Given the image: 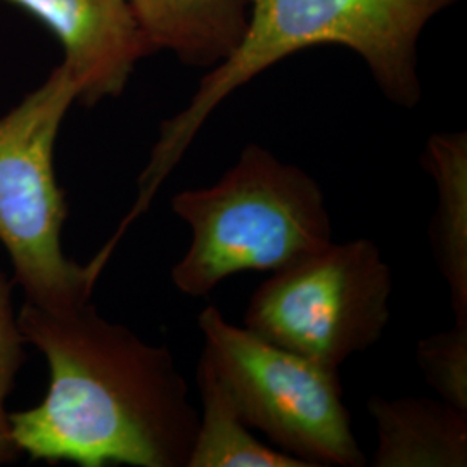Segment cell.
I'll return each instance as SVG.
<instances>
[{
    "mask_svg": "<svg viewBox=\"0 0 467 467\" xmlns=\"http://www.w3.org/2000/svg\"><path fill=\"white\" fill-rule=\"evenodd\" d=\"M17 324L50 372L46 399L9 414L17 451L49 464L187 467L200 412L167 347L90 301L65 310L25 301Z\"/></svg>",
    "mask_w": 467,
    "mask_h": 467,
    "instance_id": "cell-1",
    "label": "cell"
},
{
    "mask_svg": "<svg viewBox=\"0 0 467 467\" xmlns=\"http://www.w3.org/2000/svg\"><path fill=\"white\" fill-rule=\"evenodd\" d=\"M459 0H250L248 25L229 57L200 80L182 111L168 118L139 177L134 206L119 223L127 231L235 90L301 50L341 46L366 65L384 98L416 108L422 98L419 38L428 23Z\"/></svg>",
    "mask_w": 467,
    "mask_h": 467,
    "instance_id": "cell-2",
    "label": "cell"
},
{
    "mask_svg": "<svg viewBox=\"0 0 467 467\" xmlns=\"http://www.w3.org/2000/svg\"><path fill=\"white\" fill-rule=\"evenodd\" d=\"M171 210L191 229L171 283L191 298L235 274L283 270L334 241L317 181L253 142L215 184L177 192Z\"/></svg>",
    "mask_w": 467,
    "mask_h": 467,
    "instance_id": "cell-3",
    "label": "cell"
},
{
    "mask_svg": "<svg viewBox=\"0 0 467 467\" xmlns=\"http://www.w3.org/2000/svg\"><path fill=\"white\" fill-rule=\"evenodd\" d=\"M78 88L67 67L0 118V243L26 301L65 310L90 301L99 268L78 265L61 246L67 217L65 191L54 171V146Z\"/></svg>",
    "mask_w": 467,
    "mask_h": 467,
    "instance_id": "cell-4",
    "label": "cell"
},
{
    "mask_svg": "<svg viewBox=\"0 0 467 467\" xmlns=\"http://www.w3.org/2000/svg\"><path fill=\"white\" fill-rule=\"evenodd\" d=\"M202 355L253 431L308 467H362L339 368L285 350L244 326H234L217 305L198 316Z\"/></svg>",
    "mask_w": 467,
    "mask_h": 467,
    "instance_id": "cell-5",
    "label": "cell"
},
{
    "mask_svg": "<svg viewBox=\"0 0 467 467\" xmlns=\"http://www.w3.org/2000/svg\"><path fill=\"white\" fill-rule=\"evenodd\" d=\"M393 272L370 239L327 244L268 274L244 327L317 364L339 368L376 345L389 324Z\"/></svg>",
    "mask_w": 467,
    "mask_h": 467,
    "instance_id": "cell-6",
    "label": "cell"
},
{
    "mask_svg": "<svg viewBox=\"0 0 467 467\" xmlns=\"http://www.w3.org/2000/svg\"><path fill=\"white\" fill-rule=\"evenodd\" d=\"M44 23L65 50L61 63L94 106L119 98L139 61L154 54L129 0H2Z\"/></svg>",
    "mask_w": 467,
    "mask_h": 467,
    "instance_id": "cell-7",
    "label": "cell"
},
{
    "mask_svg": "<svg viewBox=\"0 0 467 467\" xmlns=\"http://www.w3.org/2000/svg\"><path fill=\"white\" fill-rule=\"evenodd\" d=\"M374 467H466L467 412L443 400L372 397Z\"/></svg>",
    "mask_w": 467,
    "mask_h": 467,
    "instance_id": "cell-8",
    "label": "cell"
},
{
    "mask_svg": "<svg viewBox=\"0 0 467 467\" xmlns=\"http://www.w3.org/2000/svg\"><path fill=\"white\" fill-rule=\"evenodd\" d=\"M154 52L187 67H213L233 54L248 25L250 0H129Z\"/></svg>",
    "mask_w": 467,
    "mask_h": 467,
    "instance_id": "cell-9",
    "label": "cell"
},
{
    "mask_svg": "<svg viewBox=\"0 0 467 467\" xmlns=\"http://www.w3.org/2000/svg\"><path fill=\"white\" fill-rule=\"evenodd\" d=\"M422 167L436 185L430 241L436 267L449 287L455 320H467V134H433Z\"/></svg>",
    "mask_w": 467,
    "mask_h": 467,
    "instance_id": "cell-10",
    "label": "cell"
},
{
    "mask_svg": "<svg viewBox=\"0 0 467 467\" xmlns=\"http://www.w3.org/2000/svg\"><path fill=\"white\" fill-rule=\"evenodd\" d=\"M196 383L200 422L187 467H308L253 433L202 353Z\"/></svg>",
    "mask_w": 467,
    "mask_h": 467,
    "instance_id": "cell-11",
    "label": "cell"
},
{
    "mask_svg": "<svg viewBox=\"0 0 467 467\" xmlns=\"http://www.w3.org/2000/svg\"><path fill=\"white\" fill-rule=\"evenodd\" d=\"M416 358L440 400L467 412V320H455L451 329L420 339Z\"/></svg>",
    "mask_w": 467,
    "mask_h": 467,
    "instance_id": "cell-12",
    "label": "cell"
},
{
    "mask_svg": "<svg viewBox=\"0 0 467 467\" xmlns=\"http://www.w3.org/2000/svg\"><path fill=\"white\" fill-rule=\"evenodd\" d=\"M13 284L0 270V464L15 462L21 457L11 433L9 412L5 410V399L15 386L19 368L26 360V341L11 305Z\"/></svg>",
    "mask_w": 467,
    "mask_h": 467,
    "instance_id": "cell-13",
    "label": "cell"
}]
</instances>
